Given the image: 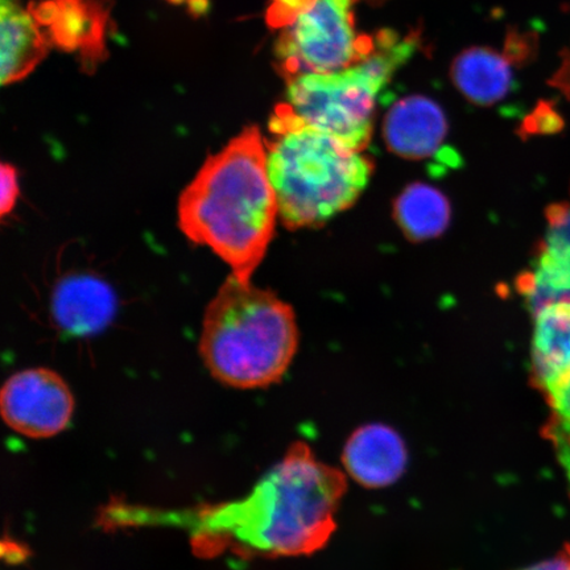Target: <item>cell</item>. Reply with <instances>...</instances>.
Instances as JSON below:
<instances>
[{"mask_svg": "<svg viewBox=\"0 0 570 570\" xmlns=\"http://www.w3.org/2000/svg\"><path fill=\"white\" fill-rule=\"evenodd\" d=\"M281 31L276 57L285 80L351 68L375 46V36L355 30L353 0H315Z\"/></svg>", "mask_w": 570, "mask_h": 570, "instance_id": "6", "label": "cell"}, {"mask_svg": "<svg viewBox=\"0 0 570 570\" xmlns=\"http://www.w3.org/2000/svg\"><path fill=\"white\" fill-rule=\"evenodd\" d=\"M305 2H315V0H305Z\"/></svg>", "mask_w": 570, "mask_h": 570, "instance_id": "22", "label": "cell"}, {"mask_svg": "<svg viewBox=\"0 0 570 570\" xmlns=\"http://www.w3.org/2000/svg\"><path fill=\"white\" fill-rule=\"evenodd\" d=\"M383 137L391 151L403 159H432L444 148L448 120L431 98L404 97L384 117Z\"/></svg>", "mask_w": 570, "mask_h": 570, "instance_id": "9", "label": "cell"}, {"mask_svg": "<svg viewBox=\"0 0 570 570\" xmlns=\"http://www.w3.org/2000/svg\"><path fill=\"white\" fill-rule=\"evenodd\" d=\"M0 411L12 431L30 439H49L67 430L73 417L75 397L53 370L27 368L4 383Z\"/></svg>", "mask_w": 570, "mask_h": 570, "instance_id": "7", "label": "cell"}, {"mask_svg": "<svg viewBox=\"0 0 570 570\" xmlns=\"http://www.w3.org/2000/svg\"><path fill=\"white\" fill-rule=\"evenodd\" d=\"M346 490L341 470L295 443L245 499L206 512L199 533L268 558L315 553L337 529Z\"/></svg>", "mask_w": 570, "mask_h": 570, "instance_id": "2", "label": "cell"}, {"mask_svg": "<svg viewBox=\"0 0 570 570\" xmlns=\"http://www.w3.org/2000/svg\"><path fill=\"white\" fill-rule=\"evenodd\" d=\"M0 177H2V198H0V214L2 218L9 216L18 203L20 196L18 170L12 164L3 163L0 168Z\"/></svg>", "mask_w": 570, "mask_h": 570, "instance_id": "17", "label": "cell"}, {"mask_svg": "<svg viewBox=\"0 0 570 570\" xmlns=\"http://www.w3.org/2000/svg\"><path fill=\"white\" fill-rule=\"evenodd\" d=\"M524 570H570V543L562 547L550 560L541 561Z\"/></svg>", "mask_w": 570, "mask_h": 570, "instance_id": "19", "label": "cell"}, {"mask_svg": "<svg viewBox=\"0 0 570 570\" xmlns=\"http://www.w3.org/2000/svg\"><path fill=\"white\" fill-rule=\"evenodd\" d=\"M49 41L30 10L2 3V85L16 83L48 55Z\"/></svg>", "mask_w": 570, "mask_h": 570, "instance_id": "13", "label": "cell"}, {"mask_svg": "<svg viewBox=\"0 0 570 570\" xmlns=\"http://www.w3.org/2000/svg\"><path fill=\"white\" fill-rule=\"evenodd\" d=\"M170 2H177V3L185 2V3H189L190 4V0H170ZM194 3H195V0H194Z\"/></svg>", "mask_w": 570, "mask_h": 570, "instance_id": "20", "label": "cell"}, {"mask_svg": "<svg viewBox=\"0 0 570 570\" xmlns=\"http://www.w3.org/2000/svg\"><path fill=\"white\" fill-rule=\"evenodd\" d=\"M395 218L412 240H425L444 233L451 218L448 199L425 184H413L396 199Z\"/></svg>", "mask_w": 570, "mask_h": 570, "instance_id": "14", "label": "cell"}, {"mask_svg": "<svg viewBox=\"0 0 570 570\" xmlns=\"http://www.w3.org/2000/svg\"><path fill=\"white\" fill-rule=\"evenodd\" d=\"M348 475L362 487L380 489L401 479L407 466V449L399 434L383 424L360 428L342 454Z\"/></svg>", "mask_w": 570, "mask_h": 570, "instance_id": "11", "label": "cell"}, {"mask_svg": "<svg viewBox=\"0 0 570 570\" xmlns=\"http://www.w3.org/2000/svg\"><path fill=\"white\" fill-rule=\"evenodd\" d=\"M269 134L268 177L289 230L318 227L351 208L372 178V159L305 125L287 104L276 107Z\"/></svg>", "mask_w": 570, "mask_h": 570, "instance_id": "3", "label": "cell"}, {"mask_svg": "<svg viewBox=\"0 0 570 570\" xmlns=\"http://www.w3.org/2000/svg\"><path fill=\"white\" fill-rule=\"evenodd\" d=\"M117 296L98 276L77 274L57 283L52 296V315L61 330L75 336H91L109 325L116 316Z\"/></svg>", "mask_w": 570, "mask_h": 570, "instance_id": "10", "label": "cell"}, {"mask_svg": "<svg viewBox=\"0 0 570 570\" xmlns=\"http://www.w3.org/2000/svg\"><path fill=\"white\" fill-rule=\"evenodd\" d=\"M524 128L527 134H556L564 128V120L553 105L543 102L527 118Z\"/></svg>", "mask_w": 570, "mask_h": 570, "instance_id": "15", "label": "cell"}, {"mask_svg": "<svg viewBox=\"0 0 570 570\" xmlns=\"http://www.w3.org/2000/svg\"><path fill=\"white\" fill-rule=\"evenodd\" d=\"M6 2H17V0H2V3H6Z\"/></svg>", "mask_w": 570, "mask_h": 570, "instance_id": "21", "label": "cell"}, {"mask_svg": "<svg viewBox=\"0 0 570 570\" xmlns=\"http://www.w3.org/2000/svg\"><path fill=\"white\" fill-rule=\"evenodd\" d=\"M550 87L560 91L570 102V46L560 52V66L550 78Z\"/></svg>", "mask_w": 570, "mask_h": 570, "instance_id": "18", "label": "cell"}, {"mask_svg": "<svg viewBox=\"0 0 570 570\" xmlns=\"http://www.w3.org/2000/svg\"><path fill=\"white\" fill-rule=\"evenodd\" d=\"M111 9V0H36L28 7L49 45L75 53L88 73L106 60Z\"/></svg>", "mask_w": 570, "mask_h": 570, "instance_id": "8", "label": "cell"}, {"mask_svg": "<svg viewBox=\"0 0 570 570\" xmlns=\"http://www.w3.org/2000/svg\"><path fill=\"white\" fill-rule=\"evenodd\" d=\"M514 67L518 66L505 49L472 47L455 57L451 77L469 102L489 107L509 96L514 83Z\"/></svg>", "mask_w": 570, "mask_h": 570, "instance_id": "12", "label": "cell"}, {"mask_svg": "<svg viewBox=\"0 0 570 570\" xmlns=\"http://www.w3.org/2000/svg\"><path fill=\"white\" fill-rule=\"evenodd\" d=\"M297 345L292 306L274 292L233 275L205 311L199 354L214 380L225 386L253 390L282 381Z\"/></svg>", "mask_w": 570, "mask_h": 570, "instance_id": "4", "label": "cell"}, {"mask_svg": "<svg viewBox=\"0 0 570 570\" xmlns=\"http://www.w3.org/2000/svg\"><path fill=\"white\" fill-rule=\"evenodd\" d=\"M415 33L375 35V46L355 66L326 75H301L287 81L289 109L305 125L331 135L356 151H365L381 96L399 68L416 52Z\"/></svg>", "mask_w": 570, "mask_h": 570, "instance_id": "5", "label": "cell"}, {"mask_svg": "<svg viewBox=\"0 0 570 570\" xmlns=\"http://www.w3.org/2000/svg\"><path fill=\"white\" fill-rule=\"evenodd\" d=\"M547 217V237L570 245V195L567 202L552 205Z\"/></svg>", "mask_w": 570, "mask_h": 570, "instance_id": "16", "label": "cell"}, {"mask_svg": "<svg viewBox=\"0 0 570 570\" xmlns=\"http://www.w3.org/2000/svg\"><path fill=\"white\" fill-rule=\"evenodd\" d=\"M178 227L252 283L274 239L279 208L259 128L249 126L206 159L177 205Z\"/></svg>", "mask_w": 570, "mask_h": 570, "instance_id": "1", "label": "cell"}]
</instances>
